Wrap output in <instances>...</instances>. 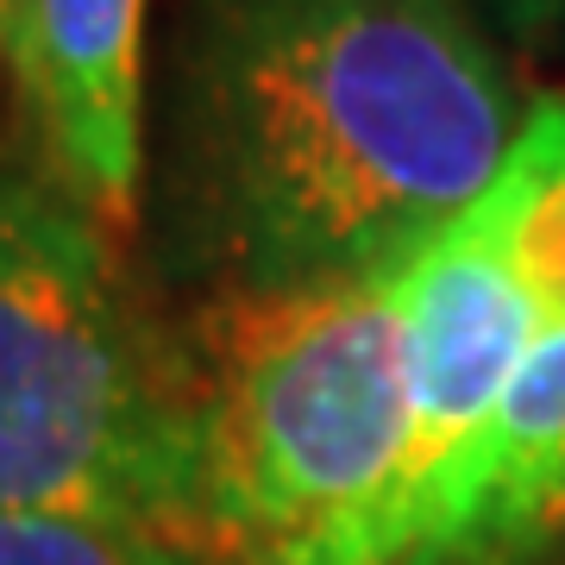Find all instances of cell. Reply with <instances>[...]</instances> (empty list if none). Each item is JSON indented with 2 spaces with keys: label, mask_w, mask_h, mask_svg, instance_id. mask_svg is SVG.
<instances>
[{
  "label": "cell",
  "mask_w": 565,
  "mask_h": 565,
  "mask_svg": "<svg viewBox=\"0 0 565 565\" xmlns=\"http://www.w3.org/2000/svg\"><path fill=\"white\" fill-rule=\"evenodd\" d=\"M522 126L465 0H189L170 252L214 302L403 270L503 177Z\"/></svg>",
  "instance_id": "6da1fadb"
},
{
  "label": "cell",
  "mask_w": 565,
  "mask_h": 565,
  "mask_svg": "<svg viewBox=\"0 0 565 565\" xmlns=\"http://www.w3.org/2000/svg\"><path fill=\"white\" fill-rule=\"evenodd\" d=\"M403 270L221 296L182 345L214 565H364L415 434Z\"/></svg>",
  "instance_id": "7a4b0ae2"
},
{
  "label": "cell",
  "mask_w": 565,
  "mask_h": 565,
  "mask_svg": "<svg viewBox=\"0 0 565 565\" xmlns=\"http://www.w3.org/2000/svg\"><path fill=\"white\" fill-rule=\"evenodd\" d=\"M0 509L195 534V377L107 226L0 145Z\"/></svg>",
  "instance_id": "3957f363"
},
{
  "label": "cell",
  "mask_w": 565,
  "mask_h": 565,
  "mask_svg": "<svg viewBox=\"0 0 565 565\" xmlns=\"http://www.w3.org/2000/svg\"><path fill=\"white\" fill-rule=\"evenodd\" d=\"M7 70L57 182L126 233L145 189V0H20Z\"/></svg>",
  "instance_id": "277c9868"
},
{
  "label": "cell",
  "mask_w": 565,
  "mask_h": 565,
  "mask_svg": "<svg viewBox=\"0 0 565 565\" xmlns=\"http://www.w3.org/2000/svg\"><path fill=\"white\" fill-rule=\"evenodd\" d=\"M565 534V333L403 515L390 565H541Z\"/></svg>",
  "instance_id": "5b68a950"
},
{
  "label": "cell",
  "mask_w": 565,
  "mask_h": 565,
  "mask_svg": "<svg viewBox=\"0 0 565 565\" xmlns=\"http://www.w3.org/2000/svg\"><path fill=\"white\" fill-rule=\"evenodd\" d=\"M0 565H214V553L114 515L0 509Z\"/></svg>",
  "instance_id": "8992f818"
},
{
  "label": "cell",
  "mask_w": 565,
  "mask_h": 565,
  "mask_svg": "<svg viewBox=\"0 0 565 565\" xmlns=\"http://www.w3.org/2000/svg\"><path fill=\"white\" fill-rule=\"evenodd\" d=\"M13 25H20V0H0V63L13 51Z\"/></svg>",
  "instance_id": "52a82bcc"
},
{
  "label": "cell",
  "mask_w": 565,
  "mask_h": 565,
  "mask_svg": "<svg viewBox=\"0 0 565 565\" xmlns=\"http://www.w3.org/2000/svg\"><path fill=\"white\" fill-rule=\"evenodd\" d=\"M541 565H565V534H559V541H553V553H546Z\"/></svg>",
  "instance_id": "ba28073f"
},
{
  "label": "cell",
  "mask_w": 565,
  "mask_h": 565,
  "mask_svg": "<svg viewBox=\"0 0 565 565\" xmlns=\"http://www.w3.org/2000/svg\"><path fill=\"white\" fill-rule=\"evenodd\" d=\"M503 7H522L527 13V7H553V0H503Z\"/></svg>",
  "instance_id": "9c48e42d"
}]
</instances>
